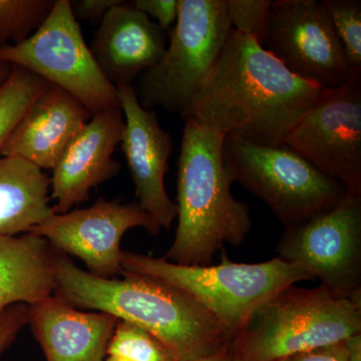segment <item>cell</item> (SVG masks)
<instances>
[{"mask_svg": "<svg viewBox=\"0 0 361 361\" xmlns=\"http://www.w3.org/2000/svg\"><path fill=\"white\" fill-rule=\"evenodd\" d=\"M54 4V0H0V49L30 37Z\"/></svg>", "mask_w": 361, "mask_h": 361, "instance_id": "21", "label": "cell"}, {"mask_svg": "<svg viewBox=\"0 0 361 361\" xmlns=\"http://www.w3.org/2000/svg\"><path fill=\"white\" fill-rule=\"evenodd\" d=\"M324 89L297 77L256 40L232 30L183 120L256 144H284Z\"/></svg>", "mask_w": 361, "mask_h": 361, "instance_id": "1", "label": "cell"}, {"mask_svg": "<svg viewBox=\"0 0 361 361\" xmlns=\"http://www.w3.org/2000/svg\"><path fill=\"white\" fill-rule=\"evenodd\" d=\"M54 251L33 233L0 236V313L16 304L32 306L54 295Z\"/></svg>", "mask_w": 361, "mask_h": 361, "instance_id": "18", "label": "cell"}, {"mask_svg": "<svg viewBox=\"0 0 361 361\" xmlns=\"http://www.w3.org/2000/svg\"><path fill=\"white\" fill-rule=\"evenodd\" d=\"M130 4L149 18H154L156 25L167 35L174 27L180 0H134Z\"/></svg>", "mask_w": 361, "mask_h": 361, "instance_id": "26", "label": "cell"}, {"mask_svg": "<svg viewBox=\"0 0 361 361\" xmlns=\"http://www.w3.org/2000/svg\"><path fill=\"white\" fill-rule=\"evenodd\" d=\"M135 227L153 235L161 231L137 202L99 198L89 208L54 214L30 233L47 240L56 251L84 261L90 274L109 279L122 275L121 241Z\"/></svg>", "mask_w": 361, "mask_h": 361, "instance_id": "12", "label": "cell"}, {"mask_svg": "<svg viewBox=\"0 0 361 361\" xmlns=\"http://www.w3.org/2000/svg\"><path fill=\"white\" fill-rule=\"evenodd\" d=\"M233 30L226 0H180L170 42L160 61L134 87L147 110L182 115L200 90Z\"/></svg>", "mask_w": 361, "mask_h": 361, "instance_id": "7", "label": "cell"}, {"mask_svg": "<svg viewBox=\"0 0 361 361\" xmlns=\"http://www.w3.org/2000/svg\"><path fill=\"white\" fill-rule=\"evenodd\" d=\"M51 85L32 71L11 66L8 77L0 84V149L30 104Z\"/></svg>", "mask_w": 361, "mask_h": 361, "instance_id": "20", "label": "cell"}, {"mask_svg": "<svg viewBox=\"0 0 361 361\" xmlns=\"http://www.w3.org/2000/svg\"><path fill=\"white\" fill-rule=\"evenodd\" d=\"M125 116L121 147L125 154L140 207L160 230L177 219V204L169 196L165 178L172 155L173 139L161 127L155 110L139 103L134 85H116Z\"/></svg>", "mask_w": 361, "mask_h": 361, "instance_id": "13", "label": "cell"}, {"mask_svg": "<svg viewBox=\"0 0 361 361\" xmlns=\"http://www.w3.org/2000/svg\"><path fill=\"white\" fill-rule=\"evenodd\" d=\"M167 33L130 2L111 7L99 23L90 51L109 80L133 85L158 63L167 47Z\"/></svg>", "mask_w": 361, "mask_h": 361, "instance_id": "15", "label": "cell"}, {"mask_svg": "<svg viewBox=\"0 0 361 361\" xmlns=\"http://www.w3.org/2000/svg\"><path fill=\"white\" fill-rule=\"evenodd\" d=\"M361 334V306L322 286L286 287L254 311L228 341L232 361H277Z\"/></svg>", "mask_w": 361, "mask_h": 361, "instance_id": "4", "label": "cell"}, {"mask_svg": "<svg viewBox=\"0 0 361 361\" xmlns=\"http://www.w3.org/2000/svg\"><path fill=\"white\" fill-rule=\"evenodd\" d=\"M92 116L75 97L51 85L30 104L0 156L18 157L52 170Z\"/></svg>", "mask_w": 361, "mask_h": 361, "instance_id": "16", "label": "cell"}, {"mask_svg": "<svg viewBox=\"0 0 361 361\" xmlns=\"http://www.w3.org/2000/svg\"><path fill=\"white\" fill-rule=\"evenodd\" d=\"M118 320L73 307L56 295L30 306L28 325L47 361H104Z\"/></svg>", "mask_w": 361, "mask_h": 361, "instance_id": "17", "label": "cell"}, {"mask_svg": "<svg viewBox=\"0 0 361 361\" xmlns=\"http://www.w3.org/2000/svg\"><path fill=\"white\" fill-rule=\"evenodd\" d=\"M0 63L25 68L65 90L92 115L121 109L118 89L97 65L70 0H54L51 13L30 37L1 47Z\"/></svg>", "mask_w": 361, "mask_h": 361, "instance_id": "8", "label": "cell"}, {"mask_svg": "<svg viewBox=\"0 0 361 361\" xmlns=\"http://www.w3.org/2000/svg\"><path fill=\"white\" fill-rule=\"evenodd\" d=\"M122 0H75L71 1V11L75 20L99 25L111 7Z\"/></svg>", "mask_w": 361, "mask_h": 361, "instance_id": "27", "label": "cell"}, {"mask_svg": "<svg viewBox=\"0 0 361 361\" xmlns=\"http://www.w3.org/2000/svg\"><path fill=\"white\" fill-rule=\"evenodd\" d=\"M353 75H361L360 0H323Z\"/></svg>", "mask_w": 361, "mask_h": 361, "instance_id": "23", "label": "cell"}, {"mask_svg": "<svg viewBox=\"0 0 361 361\" xmlns=\"http://www.w3.org/2000/svg\"><path fill=\"white\" fill-rule=\"evenodd\" d=\"M54 269V295L78 310L108 313L147 330L177 361L201 360L225 349L227 336L215 317L167 282L123 271V278L94 276L56 250Z\"/></svg>", "mask_w": 361, "mask_h": 361, "instance_id": "2", "label": "cell"}, {"mask_svg": "<svg viewBox=\"0 0 361 361\" xmlns=\"http://www.w3.org/2000/svg\"><path fill=\"white\" fill-rule=\"evenodd\" d=\"M284 144L361 196V75L324 90Z\"/></svg>", "mask_w": 361, "mask_h": 361, "instance_id": "10", "label": "cell"}, {"mask_svg": "<svg viewBox=\"0 0 361 361\" xmlns=\"http://www.w3.org/2000/svg\"><path fill=\"white\" fill-rule=\"evenodd\" d=\"M275 250L334 296L361 306V196L348 194L326 212L285 228Z\"/></svg>", "mask_w": 361, "mask_h": 361, "instance_id": "9", "label": "cell"}, {"mask_svg": "<svg viewBox=\"0 0 361 361\" xmlns=\"http://www.w3.org/2000/svg\"><path fill=\"white\" fill-rule=\"evenodd\" d=\"M11 71V66L7 65V63H0V84L4 82L7 77H8L9 73Z\"/></svg>", "mask_w": 361, "mask_h": 361, "instance_id": "31", "label": "cell"}, {"mask_svg": "<svg viewBox=\"0 0 361 361\" xmlns=\"http://www.w3.org/2000/svg\"><path fill=\"white\" fill-rule=\"evenodd\" d=\"M178 160L174 241L164 259L209 265L226 244L240 246L251 231L250 209L233 196L223 161L225 135L186 118Z\"/></svg>", "mask_w": 361, "mask_h": 361, "instance_id": "3", "label": "cell"}, {"mask_svg": "<svg viewBox=\"0 0 361 361\" xmlns=\"http://www.w3.org/2000/svg\"><path fill=\"white\" fill-rule=\"evenodd\" d=\"M51 178L18 157L0 156V236L30 233L54 214Z\"/></svg>", "mask_w": 361, "mask_h": 361, "instance_id": "19", "label": "cell"}, {"mask_svg": "<svg viewBox=\"0 0 361 361\" xmlns=\"http://www.w3.org/2000/svg\"><path fill=\"white\" fill-rule=\"evenodd\" d=\"M348 351V361H361V334L349 337L344 341Z\"/></svg>", "mask_w": 361, "mask_h": 361, "instance_id": "29", "label": "cell"}, {"mask_svg": "<svg viewBox=\"0 0 361 361\" xmlns=\"http://www.w3.org/2000/svg\"><path fill=\"white\" fill-rule=\"evenodd\" d=\"M222 254L220 264L180 265L163 257L123 251L121 265L123 272L156 278L193 297L215 317L228 341L278 292L314 280L301 266L277 256L264 262L237 263Z\"/></svg>", "mask_w": 361, "mask_h": 361, "instance_id": "5", "label": "cell"}, {"mask_svg": "<svg viewBox=\"0 0 361 361\" xmlns=\"http://www.w3.org/2000/svg\"><path fill=\"white\" fill-rule=\"evenodd\" d=\"M104 361H123L121 360H118V358L111 357V356H106V360Z\"/></svg>", "mask_w": 361, "mask_h": 361, "instance_id": "32", "label": "cell"}, {"mask_svg": "<svg viewBox=\"0 0 361 361\" xmlns=\"http://www.w3.org/2000/svg\"><path fill=\"white\" fill-rule=\"evenodd\" d=\"M263 47L297 77L324 90L353 75L329 14L315 0L272 1Z\"/></svg>", "mask_w": 361, "mask_h": 361, "instance_id": "11", "label": "cell"}, {"mask_svg": "<svg viewBox=\"0 0 361 361\" xmlns=\"http://www.w3.org/2000/svg\"><path fill=\"white\" fill-rule=\"evenodd\" d=\"M122 109L92 115L52 169L51 197L54 214H65L89 201L92 189L115 177L121 163L113 159L122 140Z\"/></svg>", "mask_w": 361, "mask_h": 361, "instance_id": "14", "label": "cell"}, {"mask_svg": "<svg viewBox=\"0 0 361 361\" xmlns=\"http://www.w3.org/2000/svg\"><path fill=\"white\" fill-rule=\"evenodd\" d=\"M192 361H232L229 355L226 353L225 349L217 355L209 356V357L201 358V360H192Z\"/></svg>", "mask_w": 361, "mask_h": 361, "instance_id": "30", "label": "cell"}, {"mask_svg": "<svg viewBox=\"0 0 361 361\" xmlns=\"http://www.w3.org/2000/svg\"><path fill=\"white\" fill-rule=\"evenodd\" d=\"M106 356L123 361H177L153 334L130 323H116Z\"/></svg>", "mask_w": 361, "mask_h": 361, "instance_id": "22", "label": "cell"}, {"mask_svg": "<svg viewBox=\"0 0 361 361\" xmlns=\"http://www.w3.org/2000/svg\"><path fill=\"white\" fill-rule=\"evenodd\" d=\"M28 311L26 304H16L0 313V357L28 325Z\"/></svg>", "mask_w": 361, "mask_h": 361, "instance_id": "25", "label": "cell"}, {"mask_svg": "<svg viewBox=\"0 0 361 361\" xmlns=\"http://www.w3.org/2000/svg\"><path fill=\"white\" fill-rule=\"evenodd\" d=\"M222 154L233 182L262 201L284 229L326 212L349 194L286 144L270 146L227 135Z\"/></svg>", "mask_w": 361, "mask_h": 361, "instance_id": "6", "label": "cell"}, {"mask_svg": "<svg viewBox=\"0 0 361 361\" xmlns=\"http://www.w3.org/2000/svg\"><path fill=\"white\" fill-rule=\"evenodd\" d=\"M233 30L264 47L269 25L271 0H226Z\"/></svg>", "mask_w": 361, "mask_h": 361, "instance_id": "24", "label": "cell"}, {"mask_svg": "<svg viewBox=\"0 0 361 361\" xmlns=\"http://www.w3.org/2000/svg\"><path fill=\"white\" fill-rule=\"evenodd\" d=\"M277 361H348V351L344 342L312 349Z\"/></svg>", "mask_w": 361, "mask_h": 361, "instance_id": "28", "label": "cell"}]
</instances>
